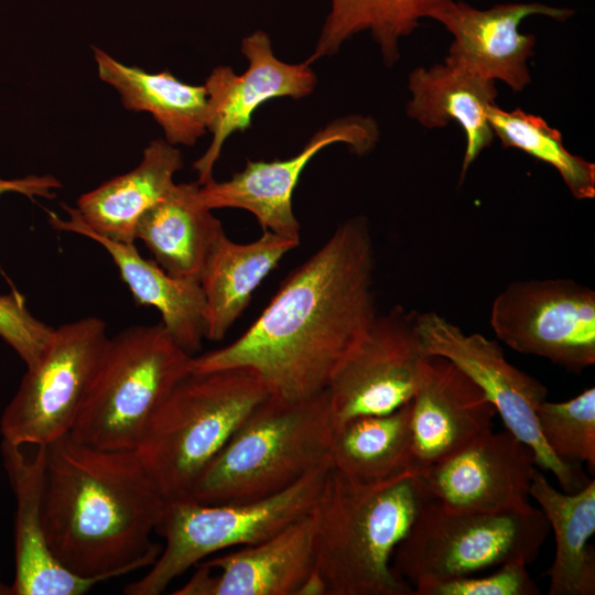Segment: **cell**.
I'll return each mask as SVG.
<instances>
[{"label": "cell", "mask_w": 595, "mask_h": 595, "mask_svg": "<svg viewBox=\"0 0 595 595\" xmlns=\"http://www.w3.org/2000/svg\"><path fill=\"white\" fill-rule=\"evenodd\" d=\"M23 447L2 441L4 467L17 500L11 594L83 595L105 580L77 575L53 555L43 520L46 446H36L32 456Z\"/></svg>", "instance_id": "ffe728a7"}, {"label": "cell", "mask_w": 595, "mask_h": 595, "mask_svg": "<svg viewBox=\"0 0 595 595\" xmlns=\"http://www.w3.org/2000/svg\"><path fill=\"white\" fill-rule=\"evenodd\" d=\"M487 117L504 148L520 150L554 167L576 199L595 197V164L570 152L561 132L542 117L521 108L505 110L497 104L488 108Z\"/></svg>", "instance_id": "f1b7e54d"}, {"label": "cell", "mask_w": 595, "mask_h": 595, "mask_svg": "<svg viewBox=\"0 0 595 595\" xmlns=\"http://www.w3.org/2000/svg\"><path fill=\"white\" fill-rule=\"evenodd\" d=\"M426 356L415 312L397 305L377 314L326 388L334 426L359 415L390 413L409 402Z\"/></svg>", "instance_id": "7c38bea8"}, {"label": "cell", "mask_w": 595, "mask_h": 595, "mask_svg": "<svg viewBox=\"0 0 595 595\" xmlns=\"http://www.w3.org/2000/svg\"><path fill=\"white\" fill-rule=\"evenodd\" d=\"M411 401V400H410ZM334 426L331 467L359 482H380L411 469V403Z\"/></svg>", "instance_id": "4316f807"}, {"label": "cell", "mask_w": 595, "mask_h": 595, "mask_svg": "<svg viewBox=\"0 0 595 595\" xmlns=\"http://www.w3.org/2000/svg\"><path fill=\"white\" fill-rule=\"evenodd\" d=\"M102 247L116 264L136 303L159 311L161 324L190 356H196L205 338V299L201 283L170 275L154 260L143 258L134 244L113 241L79 231Z\"/></svg>", "instance_id": "d4e9b609"}, {"label": "cell", "mask_w": 595, "mask_h": 595, "mask_svg": "<svg viewBox=\"0 0 595 595\" xmlns=\"http://www.w3.org/2000/svg\"><path fill=\"white\" fill-rule=\"evenodd\" d=\"M53 332V327L30 313L21 294L0 295V337L13 348L26 368L41 359Z\"/></svg>", "instance_id": "1f68e13d"}, {"label": "cell", "mask_w": 595, "mask_h": 595, "mask_svg": "<svg viewBox=\"0 0 595 595\" xmlns=\"http://www.w3.org/2000/svg\"><path fill=\"white\" fill-rule=\"evenodd\" d=\"M527 564L510 562L484 576H463L414 588V595H538Z\"/></svg>", "instance_id": "4dcf8cb0"}, {"label": "cell", "mask_w": 595, "mask_h": 595, "mask_svg": "<svg viewBox=\"0 0 595 595\" xmlns=\"http://www.w3.org/2000/svg\"><path fill=\"white\" fill-rule=\"evenodd\" d=\"M549 531L540 508L508 513L453 512L432 498L396 547L392 566L414 589L510 562L528 565L539 556Z\"/></svg>", "instance_id": "52a82bcc"}, {"label": "cell", "mask_w": 595, "mask_h": 595, "mask_svg": "<svg viewBox=\"0 0 595 595\" xmlns=\"http://www.w3.org/2000/svg\"><path fill=\"white\" fill-rule=\"evenodd\" d=\"M62 183L51 174L28 175L22 178L4 180L0 177V196L4 193L15 192L29 197L53 198Z\"/></svg>", "instance_id": "d6a6232c"}, {"label": "cell", "mask_w": 595, "mask_h": 595, "mask_svg": "<svg viewBox=\"0 0 595 595\" xmlns=\"http://www.w3.org/2000/svg\"><path fill=\"white\" fill-rule=\"evenodd\" d=\"M241 52L248 60L242 74L221 65L215 67L204 83L208 101L207 131L212 133V141L193 163L199 185L214 180L213 170L224 143L232 133L251 127L252 116L261 105L274 98H304L317 83L306 62L290 64L279 60L270 36L262 30L242 39Z\"/></svg>", "instance_id": "2e32d148"}, {"label": "cell", "mask_w": 595, "mask_h": 595, "mask_svg": "<svg viewBox=\"0 0 595 595\" xmlns=\"http://www.w3.org/2000/svg\"><path fill=\"white\" fill-rule=\"evenodd\" d=\"M196 565L175 595H300L315 571L310 515L264 541Z\"/></svg>", "instance_id": "ac0fdd59"}, {"label": "cell", "mask_w": 595, "mask_h": 595, "mask_svg": "<svg viewBox=\"0 0 595 595\" xmlns=\"http://www.w3.org/2000/svg\"><path fill=\"white\" fill-rule=\"evenodd\" d=\"M191 358L161 323L109 337L69 434L96 448L134 451L153 412L190 371Z\"/></svg>", "instance_id": "8992f818"}, {"label": "cell", "mask_w": 595, "mask_h": 595, "mask_svg": "<svg viewBox=\"0 0 595 595\" xmlns=\"http://www.w3.org/2000/svg\"><path fill=\"white\" fill-rule=\"evenodd\" d=\"M198 182L175 183L139 219L134 239L150 250L170 275L199 282L204 268L226 235L199 198Z\"/></svg>", "instance_id": "7402d4cb"}, {"label": "cell", "mask_w": 595, "mask_h": 595, "mask_svg": "<svg viewBox=\"0 0 595 595\" xmlns=\"http://www.w3.org/2000/svg\"><path fill=\"white\" fill-rule=\"evenodd\" d=\"M106 323L87 316L54 328L41 359L26 368L0 430L14 445L46 446L72 431L105 351Z\"/></svg>", "instance_id": "9c48e42d"}, {"label": "cell", "mask_w": 595, "mask_h": 595, "mask_svg": "<svg viewBox=\"0 0 595 595\" xmlns=\"http://www.w3.org/2000/svg\"><path fill=\"white\" fill-rule=\"evenodd\" d=\"M333 430L326 390L298 400L270 393L207 465L190 497L234 504L275 495L331 464Z\"/></svg>", "instance_id": "277c9868"}, {"label": "cell", "mask_w": 595, "mask_h": 595, "mask_svg": "<svg viewBox=\"0 0 595 595\" xmlns=\"http://www.w3.org/2000/svg\"><path fill=\"white\" fill-rule=\"evenodd\" d=\"M99 78L130 111L149 112L172 145L192 147L207 131L208 101L204 85H191L163 71L149 73L93 47Z\"/></svg>", "instance_id": "603a6c76"}, {"label": "cell", "mask_w": 595, "mask_h": 595, "mask_svg": "<svg viewBox=\"0 0 595 595\" xmlns=\"http://www.w3.org/2000/svg\"><path fill=\"white\" fill-rule=\"evenodd\" d=\"M329 468L325 464L289 488L249 502L166 500L155 531L165 545L148 573L125 587V594L159 595L206 556L264 541L310 515Z\"/></svg>", "instance_id": "ba28073f"}, {"label": "cell", "mask_w": 595, "mask_h": 595, "mask_svg": "<svg viewBox=\"0 0 595 595\" xmlns=\"http://www.w3.org/2000/svg\"><path fill=\"white\" fill-rule=\"evenodd\" d=\"M409 118L433 130L456 122L465 136L462 183L480 153L495 138L487 110L496 104V82L444 61L429 67H416L408 77Z\"/></svg>", "instance_id": "44dd1931"}, {"label": "cell", "mask_w": 595, "mask_h": 595, "mask_svg": "<svg viewBox=\"0 0 595 595\" xmlns=\"http://www.w3.org/2000/svg\"><path fill=\"white\" fill-rule=\"evenodd\" d=\"M490 326L518 353L574 372L595 364V292L574 280L510 283L493 302Z\"/></svg>", "instance_id": "8fae6325"}, {"label": "cell", "mask_w": 595, "mask_h": 595, "mask_svg": "<svg viewBox=\"0 0 595 595\" xmlns=\"http://www.w3.org/2000/svg\"><path fill=\"white\" fill-rule=\"evenodd\" d=\"M300 241L271 231L237 244L226 235L212 252L199 283L205 299V338L221 340L247 309L252 293Z\"/></svg>", "instance_id": "cb8c5ba5"}, {"label": "cell", "mask_w": 595, "mask_h": 595, "mask_svg": "<svg viewBox=\"0 0 595 595\" xmlns=\"http://www.w3.org/2000/svg\"><path fill=\"white\" fill-rule=\"evenodd\" d=\"M530 496L538 502L554 532L555 554L549 595H594L595 554L589 538L595 532V482L575 493L555 489L538 469Z\"/></svg>", "instance_id": "484cf974"}, {"label": "cell", "mask_w": 595, "mask_h": 595, "mask_svg": "<svg viewBox=\"0 0 595 595\" xmlns=\"http://www.w3.org/2000/svg\"><path fill=\"white\" fill-rule=\"evenodd\" d=\"M374 271L368 220L348 218L286 277L240 337L193 356L190 371L247 368L270 393L292 400L323 392L377 315Z\"/></svg>", "instance_id": "6da1fadb"}, {"label": "cell", "mask_w": 595, "mask_h": 595, "mask_svg": "<svg viewBox=\"0 0 595 595\" xmlns=\"http://www.w3.org/2000/svg\"><path fill=\"white\" fill-rule=\"evenodd\" d=\"M537 469L536 454L507 429L493 430L422 470L433 499L453 512H523Z\"/></svg>", "instance_id": "5bb4252c"}, {"label": "cell", "mask_w": 595, "mask_h": 595, "mask_svg": "<svg viewBox=\"0 0 595 595\" xmlns=\"http://www.w3.org/2000/svg\"><path fill=\"white\" fill-rule=\"evenodd\" d=\"M380 137L377 121L367 116L337 118L317 130L295 155L284 160L247 161L229 180L199 186V198L209 209L239 208L251 213L262 230L300 241L301 226L293 207V192L309 162L324 148L344 143L357 155L369 153Z\"/></svg>", "instance_id": "4fadbf2b"}, {"label": "cell", "mask_w": 595, "mask_h": 595, "mask_svg": "<svg viewBox=\"0 0 595 595\" xmlns=\"http://www.w3.org/2000/svg\"><path fill=\"white\" fill-rule=\"evenodd\" d=\"M430 499L414 470L359 482L331 467L310 512L314 567L325 595H414L392 555Z\"/></svg>", "instance_id": "3957f363"}, {"label": "cell", "mask_w": 595, "mask_h": 595, "mask_svg": "<svg viewBox=\"0 0 595 595\" xmlns=\"http://www.w3.org/2000/svg\"><path fill=\"white\" fill-rule=\"evenodd\" d=\"M447 0H329L317 43L305 61L331 56L358 33L368 32L378 45L383 64L400 58V41L412 34L423 19Z\"/></svg>", "instance_id": "83f0119b"}, {"label": "cell", "mask_w": 595, "mask_h": 595, "mask_svg": "<svg viewBox=\"0 0 595 595\" xmlns=\"http://www.w3.org/2000/svg\"><path fill=\"white\" fill-rule=\"evenodd\" d=\"M411 403V469L430 465L493 430L497 411L482 388L450 359L428 355Z\"/></svg>", "instance_id": "e0dca14e"}, {"label": "cell", "mask_w": 595, "mask_h": 595, "mask_svg": "<svg viewBox=\"0 0 595 595\" xmlns=\"http://www.w3.org/2000/svg\"><path fill=\"white\" fill-rule=\"evenodd\" d=\"M416 326L426 355L442 356L465 371L485 392L505 426L534 454L537 467L551 472L564 493H575L591 480L580 466L560 461L545 444L537 419L548 389L511 365L497 342L465 333L443 315L416 313Z\"/></svg>", "instance_id": "30bf717a"}, {"label": "cell", "mask_w": 595, "mask_h": 595, "mask_svg": "<svg viewBox=\"0 0 595 595\" xmlns=\"http://www.w3.org/2000/svg\"><path fill=\"white\" fill-rule=\"evenodd\" d=\"M183 166L182 153L175 145L164 139L152 140L134 169L82 194L75 207L62 204L67 218L50 213L48 223L62 231H89L134 244L140 217L170 191L174 175Z\"/></svg>", "instance_id": "d6986e66"}, {"label": "cell", "mask_w": 595, "mask_h": 595, "mask_svg": "<svg viewBox=\"0 0 595 595\" xmlns=\"http://www.w3.org/2000/svg\"><path fill=\"white\" fill-rule=\"evenodd\" d=\"M538 425L550 451L563 463L584 462L595 469V389L562 401L544 400L537 409Z\"/></svg>", "instance_id": "f546056e"}, {"label": "cell", "mask_w": 595, "mask_h": 595, "mask_svg": "<svg viewBox=\"0 0 595 595\" xmlns=\"http://www.w3.org/2000/svg\"><path fill=\"white\" fill-rule=\"evenodd\" d=\"M270 394L250 369L188 371L150 418L134 453L166 500L190 497L201 474Z\"/></svg>", "instance_id": "5b68a950"}, {"label": "cell", "mask_w": 595, "mask_h": 595, "mask_svg": "<svg viewBox=\"0 0 595 595\" xmlns=\"http://www.w3.org/2000/svg\"><path fill=\"white\" fill-rule=\"evenodd\" d=\"M165 502L134 451L96 448L69 433L46 445V539L77 575L108 581L151 566Z\"/></svg>", "instance_id": "7a4b0ae2"}, {"label": "cell", "mask_w": 595, "mask_h": 595, "mask_svg": "<svg viewBox=\"0 0 595 595\" xmlns=\"http://www.w3.org/2000/svg\"><path fill=\"white\" fill-rule=\"evenodd\" d=\"M574 13L573 9L542 2L498 3L479 9L462 0H447L429 19L453 36L444 61L521 93L531 84L528 62L537 43L533 34L520 32L521 23L530 17L564 22Z\"/></svg>", "instance_id": "9a60e30c"}]
</instances>
